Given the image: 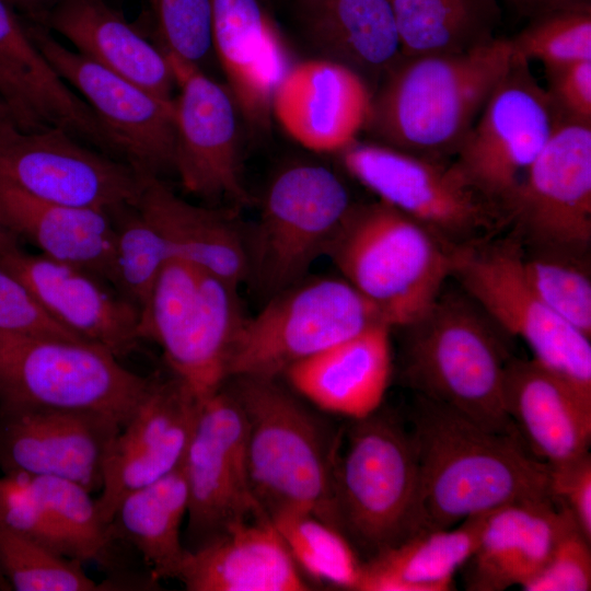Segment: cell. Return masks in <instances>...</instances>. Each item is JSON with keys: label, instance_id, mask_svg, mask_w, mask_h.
<instances>
[{"label": "cell", "instance_id": "obj_40", "mask_svg": "<svg viewBox=\"0 0 591 591\" xmlns=\"http://www.w3.org/2000/svg\"><path fill=\"white\" fill-rule=\"evenodd\" d=\"M523 267L529 282L543 302L591 338L589 259L524 251Z\"/></svg>", "mask_w": 591, "mask_h": 591}, {"label": "cell", "instance_id": "obj_43", "mask_svg": "<svg viewBox=\"0 0 591 591\" xmlns=\"http://www.w3.org/2000/svg\"><path fill=\"white\" fill-rule=\"evenodd\" d=\"M0 524L70 557L61 533L28 475L0 477Z\"/></svg>", "mask_w": 591, "mask_h": 591}, {"label": "cell", "instance_id": "obj_14", "mask_svg": "<svg viewBox=\"0 0 591 591\" xmlns=\"http://www.w3.org/2000/svg\"><path fill=\"white\" fill-rule=\"evenodd\" d=\"M529 65L513 56L509 70L452 162L502 216L530 166L561 123Z\"/></svg>", "mask_w": 591, "mask_h": 591}, {"label": "cell", "instance_id": "obj_12", "mask_svg": "<svg viewBox=\"0 0 591 591\" xmlns=\"http://www.w3.org/2000/svg\"><path fill=\"white\" fill-rule=\"evenodd\" d=\"M358 182L419 222L451 248L491 237L506 227L501 211L444 160L382 143L356 141L341 153Z\"/></svg>", "mask_w": 591, "mask_h": 591}, {"label": "cell", "instance_id": "obj_44", "mask_svg": "<svg viewBox=\"0 0 591 591\" xmlns=\"http://www.w3.org/2000/svg\"><path fill=\"white\" fill-rule=\"evenodd\" d=\"M591 541L576 522L556 542L542 569L521 589L524 591L591 590Z\"/></svg>", "mask_w": 591, "mask_h": 591}, {"label": "cell", "instance_id": "obj_49", "mask_svg": "<svg viewBox=\"0 0 591 591\" xmlns=\"http://www.w3.org/2000/svg\"><path fill=\"white\" fill-rule=\"evenodd\" d=\"M528 20L548 13L591 10V0H499Z\"/></svg>", "mask_w": 591, "mask_h": 591}, {"label": "cell", "instance_id": "obj_1", "mask_svg": "<svg viewBox=\"0 0 591 591\" xmlns=\"http://www.w3.org/2000/svg\"><path fill=\"white\" fill-rule=\"evenodd\" d=\"M409 431L426 530L452 528L501 507L552 498L551 467L519 436L488 429L417 395Z\"/></svg>", "mask_w": 591, "mask_h": 591}, {"label": "cell", "instance_id": "obj_24", "mask_svg": "<svg viewBox=\"0 0 591 591\" xmlns=\"http://www.w3.org/2000/svg\"><path fill=\"white\" fill-rule=\"evenodd\" d=\"M505 407L528 449L551 467L589 453L591 399L535 359L509 360Z\"/></svg>", "mask_w": 591, "mask_h": 591}, {"label": "cell", "instance_id": "obj_27", "mask_svg": "<svg viewBox=\"0 0 591 591\" xmlns=\"http://www.w3.org/2000/svg\"><path fill=\"white\" fill-rule=\"evenodd\" d=\"M40 25L68 39L76 51L173 102L176 83L167 56L105 0H57Z\"/></svg>", "mask_w": 591, "mask_h": 591}, {"label": "cell", "instance_id": "obj_41", "mask_svg": "<svg viewBox=\"0 0 591 591\" xmlns=\"http://www.w3.org/2000/svg\"><path fill=\"white\" fill-rule=\"evenodd\" d=\"M513 38L512 55L551 68L591 60V10L560 11L528 20Z\"/></svg>", "mask_w": 591, "mask_h": 591}, {"label": "cell", "instance_id": "obj_7", "mask_svg": "<svg viewBox=\"0 0 591 591\" xmlns=\"http://www.w3.org/2000/svg\"><path fill=\"white\" fill-rule=\"evenodd\" d=\"M154 380L89 341L0 331L1 408L92 412L123 427Z\"/></svg>", "mask_w": 591, "mask_h": 591}, {"label": "cell", "instance_id": "obj_34", "mask_svg": "<svg viewBox=\"0 0 591 591\" xmlns=\"http://www.w3.org/2000/svg\"><path fill=\"white\" fill-rule=\"evenodd\" d=\"M187 510L182 462L160 479L126 495L109 523L118 541L137 549L153 579H177L187 551L181 538Z\"/></svg>", "mask_w": 591, "mask_h": 591}, {"label": "cell", "instance_id": "obj_22", "mask_svg": "<svg viewBox=\"0 0 591 591\" xmlns=\"http://www.w3.org/2000/svg\"><path fill=\"white\" fill-rule=\"evenodd\" d=\"M373 93L351 69L328 59L290 66L271 101V114L302 147L341 153L367 128Z\"/></svg>", "mask_w": 591, "mask_h": 591}, {"label": "cell", "instance_id": "obj_11", "mask_svg": "<svg viewBox=\"0 0 591 591\" xmlns=\"http://www.w3.org/2000/svg\"><path fill=\"white\" fill-rule=\"evenodd\" d=\"M351 206L329 169L297 164L282 170L266 192L257 222L245 232L247 279L269 297L302 280L327 253Z\"/></svg>", "mask_w": 591, "mask_h": 591}, {"label": "cell", "instance_id": "obj_50", "mask_svg": "<svg viewBox=\"0 0 591 591\" xmlns=\"http://www.w3.org/2000/svg\"><path fill=\"white\" fill-rule=\"evenodd\" d=\"M23 21L43 24L57 0H3Z\"/></svg>", "mask_w": 591, "mask_h": 591}, {"label": "cell", "instance_id": "obj_23", "mask_svg": "<svg viewBox=\"0 0 591 591\" xmlns=\"http://www.w3.org/2000/svg\"><path fill=\"white\" fill-rule=\"evenodd\" d=\"M211 46L236 108L251 124L265 125L274 93L291 65L262 0H211Z\"/></svg>", "mask_w": 591, "mask_h": 591}, {"label": "cell", "instance_id": "obj_30", "mask_svg": "<svg viewBox=\"0 0 591 591\" xmlns=\"http://www.w3.org/2000/svg\"><path fill=\"white\" fill-rule=\"evenodd\" d=\"M0 224L42 255L112 282L115 227L108 212L47 201L0 178Z\"/></svg>", "mask_w": 591, "mask_h": 591}, {"label": "cell", "instance_id": "obj_47", "mask_svg": "<svg viewBox=\"0 0 591 591\" xmlns=\"http://www.w3.org/2000/svg\"><path fill=\"white\" fill-rule=\"evenodd\" d=\"M549 495L571 513L579 529L591 541L590 452L566 464L551 467Z\"/></svg>", "mask_w": 591, "mask_h": 591}, {"label": "cell", "instance_id": "obj_35", "mask_svg": "<svg viewBox=\"0 0 591 591\" xmlns=\"http://www.w3.org/2000/svg\"><path fill=\"white\" fill-rule=\"evenodd\" d=\"M389 1L404 58L467 53L498 37L499 0Z\"/></svg>", "mask_w": 591, "mask_h": 591}, {"label": "cell", "instance_id": "obj_42", "mask_svg": "<svg viewBox=\"0 0 591 591\" xmlns=\"http://www.w3.org/2000/svg\"><path fill=\"white\" fill-rule=\"evenodd\" d=\"M158 46L200 68L212 51L211 0H146Z\"/></svg>", "mask_w": 591, "mask_h": 591}, {"label": "cell", "instance_id": "obj_13", "mask_svg": "<svg viewBox=\"0 0 591 591\" xmlns=\"http://www.w3.org/2000/svg\"><path fill=\"white\" fill-rule=\"evenodd\" d=\"M503 217L525 252L589 259L591 126L558 124Z\"/></svg>", "mask_w": 591, "mask_h": 591}, {"label": "cell", "instance_id": "obj_9", "mask_svg": "<svg viewBox=\"0 0 591 591\" xmlns=\"http://www.w3.org/2000/svg\"><path fill=\"white\" fill-rule=\"evenodd\" d=\"M523 255L514 235L457 246L451 277L503 333L526 343L533 359L591 399L590 338L543 302L526 278Z\"/></svg>", "mask_w": 591, "mask_h": 591}, {"label": "cell", "instance_id": "obj_2", "mask_svg": "<svg viewBox=\"0 0 591 591\" xmlns=\"http://www.w3.org/2000/svg\"><path fill=\"white\" fill-rule=\"evenodd\" d=\"M512 58L503 37L462 54L403 57L373 94L367 128L397 150L455 155Z\"/></svg>", "mask_w": 591, "mask_h": 591}, {"label": "cell", "instance_id": "obj_5", "mask_svg": "<svg viewBox=\"0 0 591 591\" xmlns=\"http://www.w3.org/2000/svg\"><path fill=\"white\" fill-rule=\"evenodd\" d=\"M339 531L363 563L421 531L417 454L409 428L379 413L355 420L333 460Z\"/></svg>", "mask_w": 591, "mask_h": 591}, {"label": "cell", "instance_id": "obj_48", "mask_svg": "<svg viewBox=\"0 0 591 591\" xmlns=\"http://www.w3.org/2000/svg\"><path fill=\"white\" fill-rule=\"evenodd\" d=\"M0 95L11 106L20 129L23 131H34L45 128L18 82L1 65Z\"/></svg>", "mask_w": 591, "mask_h": 591}, {"label": "cell", "instance_id": "obj_8", "mask_svg": "<svg viewBox=\"0 0 591 591\" xmlns=\"http://www.w3.org/2000/svg\"><path fill=\"white\" fill-rule=\"evenodd\" d=\"M244 318L235 286L171 259L140 313L139 335L161 347L173 375L200 402L224 385Z\"/></svg>", "mask_w": 591, "mask_h": 591}, {"label": "cell", "instance_id": "obj_26", "mask_svg": "<svg viewBox=\"0 0 591 591\" xmlns=\"http://www.w3.org/2000/svg\"><path fill=\"white\" fill-rule=\"evenodd\" d=\"M576 522L553 498L494 510L478 544L464 564L470 591L521 588L545 565L565 529Z\"/></svg>", "mask_w": 591, "mask_h": 591}, {"label": "cell", "instance_id": "obj_17", "mask_svg": "<svg viewBox=\"0 0 591 591\" xmlns=\"http://www.w3.org/2000/svg\"><path fill=\"white\" fill-rule=\"evenodd\" d=\"M183 470L190 548L236 523L267 517L250 485L244 413L224 385L199 403Z\"/></svg>", "mask_w": 591, "mask_h": 591}, {"label": "cell", "instance_id": "obj_37", "mask_svg": "<svg viewBox=\"0 0 591 591\" xmlns=\"http://www.w3.org/2000/svg\"><path fill=\"white\" fill-rule=\"evenodd\" d=\"M115 227L113 288L141 313L164 268L169 244L136 205L109 213Z\"/></svg>", "mask_w": 591, "mask_h": 591}, {"label": "cell", "instance_id": "obj_25", "mask_svg": "<svg viewBox=\"0 0 591 591\" xmlns=\"http://www.w3.org/2000/svg\"><path fill=\"white\" fill-rule=\"evenodd\" d=\"M177 579L188 591L310 589L267 517L236 523L187 549Z\"/></svg>", "mask_w": 591, "mask_h": 591}, {"label": "cell", "instance_id": "obj_33", "mask_svg": "<svg viewBox=\"0 0 591 591\" xmlns=\"http://www.w3.org/2000/svg\"><path fill=\"white\" fill-rule=\"evenodd\" d=\"M0 65L18 82L45 127L66 130L96 148L105 131L90 106L54 71L30 38L23 20L0 0Z\"/></svg>", "mask_w": 591, "mask_h": 591}, {"label": "cell", "instance_id": "obj_45", "mask_svg": "<svg viewBox=\"0 0 591 591\" xmlns=\"http://www.w3.org/2000/svg\"><path fill=\"white\" fill-rule=\"evenodd\" d=\"M0 331L84 340L55 321L26 285L2 267H0Z\"/></svg>", "mask_w": 591, "mask_h": 591}, {"label": "cell", "instance_id": "obj_53", "mask_svg": "<svg viewBox=\"0 0 591 591\" xmlns=\"http://www.w3.org/2000/svg\"><path fill=\"white\" fill-rule=\"evenodd\" d=\"M3 581H4V580H3L2 577L0 576V587L3 586Z\"/></svg>", "mask_w": 591, "mask_h": 591}, {"label": "cell", "instance_id": "obj_32", "mask_svg": "<svg viewBox=\"0 0 591 591\" xmlns=\"http://www.w3.org/2000/svg\"><path fill=\"white\" fill-rule=\"evenodd\" d=\"M493 511L461 523L425 530L361 564L356 591H449L474 553Z\"/></svg>", "mask_w": 591, "mask_h": 591}, {"label": "cell", "instance_id": "obj_51", "mask_svg": "<svg viewBox=\"0 0 591 591\" xmlns=\"http://www.w3.org/2000/svg\"><path fill=\"white\" fill-rule=\"evenodd\" d=\"M20 241L0 224V254L20 246Z\"/></svg>", "mask_w": 591, "mask_h": 591}, {"label": "cell", "instance_id": "obj_38", "mask_svg": "<svg viewBox=\"0 0 591 591\" xmlns=\"http://www.w3.org/2000/svg\"><path fill=\"white\" fill-rule=\"evenodd\" d=\"M31 477L68 546L70 557L83 564L114 565L118 540L111 523L103 520L92 493L69 479Z\"/></svg>", "mask_w": 591, "mask_h": 591}, {"label": "cell", "instance_id": "obj_52", "mask_svg": "<svg viewBox=\"0 0 591 591\" xmlns=\"http://www.w3.org/2000/svg\"><path fill=\"white\" fill-rule=\"evenodd\" d=\"M8 124L16 125V119L9 103L0 95V126Z\"/></svg>", "mask_w": 591, "mask_h": 591}, {"label": "cell", "instance_id": "obj_6", "mask_svg": "<svg viewBox=\"0 0 591 591\" xmlns=\"http://www.w3.org/2000/svg\"><path fill=\"white\" fill-rule=\"evenodd\" d=\"M452 250L419 222L378 200L351 206L326 255L385 324L403 328L443 290L451 277Z\"/></svg>", "mask_w": 591, "mask_h": 591}, {"label": "cell", "instance_id": "obj_4", "mask_svg": "<svg viewBox=\"0 0 591 591\" xmlns=\"http://www.w3.org/2000/svg\"><path fill=\"white\" fill-rule=\"evenodd\" d=\"M228 389L246 421L250 485L271 519L306 512L338 529L331 443L314 417L276 379L235 376Z\"/></svg>", "mask_w": 591, "mask_h": 591}, {"label": "cell", "instance_id": "obj_10", "mask_svg": "<svg viewBox=\"0 0 591 591\" xmlns=\"http://www.w3.org/2000/svg\"><path fill=\"white\" fill-rule=\"evenodd\" d=\"M378 323L384 322L376 309L344 278H303L271 296L255 316L244 318L228 379H277L296 363Z\"/></svg>", "mask_w": 591, "mask_h": 591}, {"label": "cell", "instance_id": "obj_31", "mask_svg": "<svg viewBox=\"0 0 591 591\" xmlns=\"http://www.w3.org/2000/svg\"><path fill=\"white\" fill-rule=\"evenodd\" d=\"M136 206L164 237L174 259L235 287L247 279L245 232L227 212L193 205L152 175H144Z\"/></svg>", "mask_w": 591, "mask_h": 591}, {"label": "cell", "instance_id": "obj_18", "mask_svg": "<svg viewBox=\"0 0 591 591\" xmlns=\"http://www.w3.org/2000/svg\"><path fill=\"white\" fill-rule=\"evenodd\" d=\"M178 94L173 100L174 171L184 189L205 199L250 202L240 170L236 106L201 68L165 54Z\"/></svg>", "mask_w": 591, "mask_h": 591}, {"label": "cell", "instance_id": "obj_21", "mask_svg": "<svg viewBox=\"0 0 591 591\" xmlns=\"http://www.w3.org/2000/svg\"><path fill=\"white\" fill-rule=\"evenodd\" d=\"M0 267L22 280L46 312L80 338L118 359L137 349L140 312L104 280L21 247L0 254Z\"/></svg>", "mask_w": 591, "mask_h": 591}, {"label": "cell", "instance_id": "obj_16", "mask_svg": "<svg viewBox=\"0 0 591 591\" xmlns=\"http://www.w3.org/2000/svg\"><path fill=\"white\" fill-rule=\"evenodd\" d=\"M54 71L77 90L109 137L117 158L141 175L174 171L173 102L163 101L84 55L71 50L45 26L23 21Z\"/></svg>", "mask_w": 591, "mask_h": 591}, {"label": "cell", "instance_id": "obj_19", "mask_svg": "<svg viewBox=\"0 0 591 591\" xmlns=\"http://www.w3.org/2000/svg\"><path fill=\"white\" fill-rule=\"evenodd\" d=\"M120 428L99 413L0 407V468L65 478L100 491L105 459Z\"/></svg>", "mask_w": 591, "mask_h": 591}, {"label": "cell", "instance_id": "obj_15", "mask_svg": "<svg viewBox=\"0 0 591 591\" xmlns=\"http://www.w3.org/2000/svg\"><path fill=\"white\" fill-rule=\"evenodd\" d=\"M143 177L59 127L0 126V178L37 198L111 213L137 204Z\"/></svg>", "mask_w": 591, "mask_h": 591}, {"label": "cell", "instance_id": "obj_36", "mask_svg": "<svg viewBox=\"0 0 591 591\" xmlns=\"http://www.w3.org/2000/svg\"><path fill=\"white\" fill-rule=\"evenodd\" d=\"M270 521L299 569L316 581L356 589L362 561L340 531L306 512H285Z\"/></svg>", "mask_w": 591, "mask_h": 591}, {"label": "cell", "instance_id": "obj_39", "mask_svg": "<svg viewBox=\"0 0 591 591\" xmlns=\"http://www.w3.org/2000/svg\"><path fill=\"white\" fill-rule=\"evenodd\" d=\"M0 576L16 591L111 590L96 583L83 563L13 532L0 524Z\"/></svg>", "mask_w": 591, "mask_h": 591}, {"label": "cell", "instance_id": "obj_20", "mask_svg": "<svg viewBox=\"0 0 591 591\" xmlns=\"http://www.w3.org/2000/svg\"><path fill=\"white\" fill-rule=\"evenodd\" d=\"M199 403L176 376L155 378L106 455L103 485L95 499L105 522H111L126 495L160 479L182 464Z\"/></svg>", "mask_w": 591, "mask_h": 591}, {"label": "cell", "instance_id": "obj_3", "mask_svg": "<svg viewBox=\"0 0 591 591\" xmlns=\"http://www.w3.org/2000/svg\"><path fill=\"white\" fill-rule=\"evenodd\" d=\"M403 328L402 374L417 395L488 429L520 437L505 407L506 371L512 357L502 331L464 291L442 290Z\"/></svg>", "mask_w": 591, "mask_h": 591}, {"label": "cell", "instance_id": "obj_46", "mask_svg": "<svg viewBox=\"0 0 591 591\" xmlns=\"http://www.w3.org/2000/svg\"><path fill=\"white\" fill-rule=\"evenodd\" d=\"M544 69V89L561 123L591 126V60Z\"/></svg>", "mask_w": 591, "mask_h": 591}, {"label": "cell", "instance_id": "obj_28", "mask_svg": "<svg viewBox=\"0 0 591 591\" xmlns=\"http://www.w3.org/2000/svg\"><path fill=\"white\" fill-rule=\"evenodd\" d=\"M291 24L324 59L369 78L385 77L403 58L389 0H288Z\"/></svg>", "mask_w": 591, "mask_h": 591}, {"label": "cell", "instance_id": "obj_29", "mask_svg": "<svg viewBox=\"0 0 591 591\" xmlns=\"http://www.w3.org/2000/svg\"><path fill=\"white\" fill-rule=\"evenodd\" d=\"M384 324L364 331L290 367L283 375L320 408L352 420L376 412L391 372L390 333Z\"/></svg>", "mask_w": 591, "mask_h": 591}]
</instances>
